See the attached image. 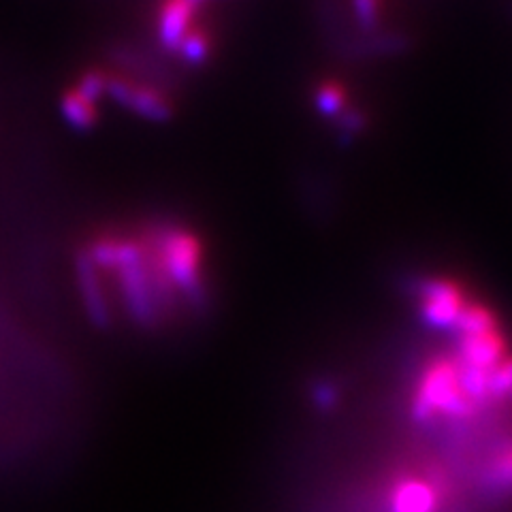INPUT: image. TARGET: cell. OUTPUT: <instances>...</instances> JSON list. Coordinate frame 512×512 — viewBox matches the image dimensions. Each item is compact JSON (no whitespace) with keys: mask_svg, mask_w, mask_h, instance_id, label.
<instances>
[{"mask_svg":"<svg viewBox=\"0 0 512 512\" xmlns=\"http://www.w3.org/2000/svg\"><path fill=\"white\" fill-rule=\"evenodd\" d=\"M472 408V399L461 380V365L453 361H436L425 372L414 397L416 419H431L436 414L461 416Z\"/></svg>","mask_w":512,"mask_h":512,"instance_id":"6da1fadb","label":"cell"},{"mask_svg":"<svg viewBox=\"0 0 512 512\" xmlns=\"http://www.w3.org/2000/svg\"><path fill=\"white\" fill-rule=\"evenodd\" d=\"M105 92L118 99L122 105L131 107L137 114L146 118H169L171 116V101L163 90H158L148 84H139L131 77H122L107 73Z\"/></svg>","mask_w":512,"mask_h":512,"instance_id":"7a4b0ae2","label":"cell"},{"mask_svg":"<svg viewBox=\"0 0 512 512\" xmlns=\"http://www.w3.org/2000/svg\"><path fill=\"white\" fill-rule=\"evenodd\" d=\"M201 3L197 0H160L156 9V35L167 50H178L188 30L197 24Z\"/></svg>","mask_w":512,"mask_h":512,"instance_id":"3957f363","label":"cell"},{"mask_svg":"<svg viewBox=\"0 0 512 512\" xmlns=\"http://www.w3.org/2000/svg\"><path fill=\"white\" fill-rule=\"evenodd\" d=\"M468 303L451 282H429L423 291V314L436 327H455Z\"/></svg>","mask_w":512,"mask_h":512,"instance_id":"277c9868","label":"cell"},{"mask_svg":"<svg viewBox=\"0 0 512 512\" xmlns=\"http://www.w3.org/2000/svg\"><path fill=\"white\" fill-rule=\"evenodd\" d=\"M504 340L498 329H489L483 333H466L461 335L459 361L468 370L491 372L502 361Z\"/></svg>","mask_w":512,"mask_h":512,"instance_id":"5b68a950","label":"cell"},{"mask_svg":"<svg viewBox=\"0 0 512 512\" xmlns=\"http://www.w3.org/2000/svg\"><path fill=\"white\" fill-rule=\"evenodd\" d=\"M438 491L425 478H410L395 489L393 512H436Z\"/></svg>","mask_w":512,"mask_h":512,"instance_id":"8992f818","label":"cell"},{"mask_svg":"<svg viewBox=\"0 0 512 512\" xmlns=\"http://www.w3.org/2000/svg\"><path fill=\"white\" fill-rule=\"evenodd\" d=\"M175 52H178L186 62H192V64L205 62L207 56H210V52H212L210 30L197 22L195 26L188 30V35L180 41L178 50H175Z\"/></svg>","mask_w":512,"mask_h":512,"instance_id":"52a82bcc","label":"cell"},{"mask_svg":"<svg viewBox=\"0 0 512 512\" xmlns=\"http://www.w3.org/2000/svg\"><path fill=\"white\" fill-rule=\"evenodd\" d=\"M64 114L77 126H90L96 118H99V111H96V101L84 92L73 88L67 96H64Z\"/></svg>","mask_w":512,"mask_h":512,"instance_id":"ba28073f","label":"cell"},{"mask_svg":"<svg viewBox=\"0 0 512 512\" xmlns=\"http://www.w3.org/2000/svg\"><path fill=\"white\" fill-rule=\"evenodd\" d=\"M491 483L498 487H512V446L504 448V451L495 457L489 470Z\"/></svg>","mask_w":512,"mask_h":512,"instance_id":"9c48e42d","label":"cell"},{"mask_svg":"<svg viewBox=\"0 0 512 512\" xmlns=\"http://www.w3.org/2000/svg\"><path fill=\"white\" fill-rule=\"evenodd\" d=\"M342 101H344V92L338 86H325L318 92V105L323 107L327 114H335V111L342 107Z\"/></svg>","mask_w":512,"mask_h":512,"instance_id":"30bf717a","label":"cell"},{"mask_svg":"<svg viewBox=\"0 0 512 512\" xmlns=\"http://www.w3.org/2000/svg\"><path fill=\"white\" fill-rule=\"evenodd\" d=\"M359 13L363 15V20H374V15L378 13L380 0H355Z\"/></svg>","mask_w":512,"mask_h":512,"instance_id":"8fae6325","label":"cell"}]
</instances>
